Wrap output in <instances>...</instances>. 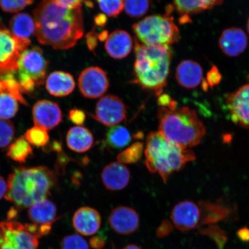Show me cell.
<instances>
[{"label":"cell","mask_w":249,"mask_h":249,"mask_svg":"<svg viewBox=\"0 0 249 249\" xmlns=\"http://www.w3.org/2000/svg\"><path fill=\"white\" fill-rule=\"evenodd\" d=\"M57 214L55 204L48 199L36 202L28 211V216L34 225L51 228L57 219Z\"/></svg>","instance_id":"44dd1931"},{"label":"cell","mask_w":249,"mask_h":249,"mask_svg":"<svg viewBox=\"0 0 249 249\" xmlns=\"http://www.w3.org/2000/svg\"><path fill=\"white\" fill-rule=\"evenodd\" d=\"M176 77L179 85L186 89H194L200 85L203 71L200 64L192 60H184L177 67Z\"/></svg>","instance_id":"d6986e66"},{"label":"cell","mask_w":249,"mask_h":249,"mask_svg":"<svg viewBox=\"0 0 249 249\" xmlns=\"http://www.w3.org/2000/svg\"><path fill=\"white\" fill-rule=\"evenodd\" d=\"M97 35L94 32H90L86 36L87 43L91 51H94L98 44Z\"/></svg>","instance_id":"7bdbcfd3"},{"label":"cell","mask_w":249,"mask_h":249,"mask_svg":"<svg viewBox=\"0 0 249 249\" xmlns=\"http://www.w3.org/2000/svg\"><path fill=\"white\" fill-rule=\"evenodd\" d=\"M46 88L50 94L57 97H63L73 91L75 88V81L70 73L55 71L47 78Z\"/></svg>","instance_id":"7402d4cb"},{"label":"cell","mask_w":249,"mask_h":249,"mask_svg":"<svg viewBox=\"0 0 249 249\" xmlns=\"http://www.w3.org/2000/svg\"><path fill=\"white\" fill-rule=\"evenodd\" d=\"M32 113L35 126L47 130L54 129L62 120V113L59 105L49 100L37 102L34 106Z\"/></svg>","instance_id":"9a60e30c"},{"label":"cell","mask_w":249,"mask_h":249,"mask_svg":"<svg viewBox=\"0 0 249 249\" xmlns=\"http://www.w3.org/2000/svg\"><path fill=\"white\" fill-rule=\"evenodd\" d=\"M157 118L159 132L182 147H195L205 135V126L196 111L188 107H178L175 101L159 107Z\"/></svg>","instance_id":"3957f363"},{"label":"cell","mask_w":249,"mask_h":249,"mask_svg":"<svg viewBox=\"0 0 249 249\" xmlns=\"http://www.w3.org/2000/svg\"><path fill=\"white\" fill-rule=\"evenodd\" d=\"M203 1L207 10L213 8L216 6L222 4L223 0H202Z\"/></svg>","instance_id":"f6af8a7d"},{"label":"cell","mask_w":249,"mask_h":249,"mask_svg":"<svg viewBox=\"0 0 249 249\" xmlns=\"http://www.w3.org/2000/svg\"><path fill=\"white\" fill-rule=\"evenodd\" d=\"M171 219L177 230L182 231H191L201 223L200 205L189 200L180 202L171 211Z\"/></svg>","instance_id":"7c38bea8"},{"label":"cell","mask_w":249,"mask_h":249,"mask_svg":"<svg viewBox=\"0 0 249 249\" xmlns=\"http://www.w3.org/2000/svg\"><path fill=\"white\" fill-rule=\"evenodd\" d=\"M99 8L106 16L116 17L123 11L124 0H96Z\"/></svg>","instance_id":"d6a6232c"},{"label":"cell","mask_w":249,"mask_h":249,"mask_svg":"<svg viewBox=\"0 0 249 249\" xmlns=\"http://www.w3.org/2000/svg\"><path fill=\"white\" fill-rule=\"evenodd\" d=\"M132 139V136L126 127L116 125L108 130L106 141L110 148L120 149L126 147Z\"/></svg>","instance_id":"484cf974"},{"label":"cell","mask_w":249,"mask_h":249,"mask_svg":"<svg viewBox=\"0 0 249 249\" xmlns=\"http://www.w3.org/2000/svg\"><path fill=\"white\" fill-rule=\"evenodd\" d=\"M126 115L124 102L116 95H107L98 101L92 117L104 125L114 126L123 122Z\"/></svg>","instance_id":"30bf717a"},{"label":"cell","mask_w":249,"mask_h":249,"mask_svg":"<svg viewBox=\"0 0 249 249\" xmlns=\"http://www.w3.org/2000/svg\"><path fill=\"white\" fill-rule=\"evenodd\" d=\"M226 106L233 123L249 127V83L226 97Z\"/></svg>","instance_id":"4fadbf2b"},{"label":"cell","mask_w":249,"mask_h":249,"mask_svg":"<svg viewBox=\"0 0 249 249\" xmlns=\"http://www.w3.org/2000/svg\"><path fill=\"white\" fill-rule=\"evenodd\" d=\"M2 88L0 91V120H8L18 113V101L3 85Z\"/></svg>","instance_id":"83f0119b"},{"label":"cell","mask_w":249,"mask_h":249,"mask_svg":"<svg viewBox=\"0 0 249 249\" xmlns=\"http://www.w3.org/2000/svg\"><path fill=\"white\" fill-rule=\"evenodd\" d=\"M78 85L82 94L87 98L101 97L107 91L109 82L107 73L97 67L86 68L78 79Z\"/></svg>","instance_id":"8fae6325"},{"label":"cell","mask_w":249,"mask_h":249,"mask_svg":"<svg viewBox=\"0 0 249 249\" xmlns=\"http://www.w3.org/2000/svg\"><path fill=\"white\" fill-rule=\"evenodd\" d=\"M247 31H248V34H249V18L248 21H247Z\"/></svg>","instance_id":"f907efd6"},{"label":"cell","mask_w":249,"mask_h":249,"mask_svg":"<svg viewBox=\"0 0 249 249\" xmlns=\"http://www.w3.org/2000/svg\"><path fill=\"white\" fill-rule=\"evenodd\" d=\"M57 182L55 174L48 167L15 168L8 177L4 197L18 209H24L46 199Z\"/></svg>","instance_id":"7a4b0ae2"},{"label":"cell","mask_w":249,"mask_h":249,"mask_svg":"<svg viewBox=\"0 0 249 249\" xmlns=\"http://www.w3.org/2000/svg\"><path fill=\"white\" fill-rule=\"evenodd\" d=\"M45 236L41 227L9 219L0 222V249H37Z\"/></svg>","instance_id":"52a82bcc"},{"label":"cell","mask_w":249,"mask_h":249,"mask_svg":"<svg viewBox=\"0 0 249 249\" xmlns=\"http://www.w3.org/2000/svg\"><path fill=\"white\" fill-rule=\"evenodd\" d=\"M34 0H0V7L7 12H17L34 2Z\"/></svg>","instance_id":"d590c367"},{"label":"cell","mask_w":249,"mask_h":249,"mask_svg":"<svg viewBox=\"0 0 249 249\" xmlns=\"http://www.w3.org/2000/svg\"><path fill=\"white\" fill-rule=\"evenodd\" d=\"M17 71L21 90L31 92L36 86L44 83L48 71V61L38 47L27 48L18 59Z\"/></svg>","instance_id":"ba28073f"},{"label":"cell","mask_w":249,"mask_h":249,"mask_svg":"<svg viewBox=\"0 0 249 249\" xmlns=\"http://www.w3.org/2000/svg\"><path fill=\"white\" fill-rule=\"evenodd\" d=\"M222 79V74L220 73L217 67L215 65H213L207 74L206 83L208 86L213 88L219 85Z\"/></svg>","instance_id":"74e56055"},{"label":"cell","mask_w":249,"mask_h":249,"mask_svg":"<svg viewBox=\"0 0 249 249\" xmlns=\"http://www.w3.org/2000/svg\"><path fill=\"white\" fill-rule=\"evenodd\" d=\"M133 46V39L129 33L124 30H116L108 36L105 48L111 57L120 60L129 54Z\"/></svg>","instance_id":"ffe728a7"},{"label":"cell","mask_w":249,"mask_h":249,"mask_svg":"<svg viewBox=\"0 0 249 249\" xmlns=\"http://www.w3.org/2000/svg\"><path fill=\"white\" fill-rule=\"evenodd\" d=\"M135 42V82L160 96L167 85L172 49L167 46L143 45L136 39Z\"/></svg>","instance_id":"277c9868"},{"label":"cell","mask_w":249,"mask_h":249,"mask_svg":"<svg viewBox=\"0 0 249 249\" xmlns=\"http://www.w3.org/2000/svg\"><path fill=\"white\" fill-rule=\"evenodd\" d=\"M100 213L94 208L84 207L78 209L72 219L74 229L84 236H91L98 232L101 226Z\"/></svg>","instance_id":"e0dca14e"},{"label":"cell","mask_w":249,"mask_h":249,"mask_svg":"<svg viewBox=\"0 0 249 249\" xmlns=\"http://www.w3.org/2000/svg\"><path fill=\"white\" fill-rule=\"evenodd\" d=\"M122 249H142L141 248L139 247V246L136 245H128L124 247Z\"/></svg>","instance_id":"681fc988"},{"label":"cell","mask_w":249,"mask_h":249,"mask_svg":"<svg viewBox=\"0 0 249 249\" xmlns=\"http://www.w3.org/2000/svg\"><path fill=\"white\" fill-rule=\"evenodd\" d=\"M144 145L140 142L134 143L129 147L118 154V162L123 164H133L138 162L142 158Z\"/></svg>","instance_id":"f546056e"},{"label":"cell","mask_w":249,"mask_h":249,"mask_svg":"<svg viewBox=\"0 0 249 249\" xmlns=\"http://www.w3.org/2000/svg\"><path fill=\"white\" fill-rule=\"evenodd\" d=\"M86 115L85 111L80 109L73 108L70 111L69 119L71 123L77 125H82L85 123Z\"/></svg>","instance_id":"f35d334b"},{"label":"cell","mask_w":249,"mask_h":249,"mask_svg":"<svg viewBox=\"0 0 249 249\" xmlns=\"http://www.w3.org/2000/svg\"><path fill=\"white\" fill-rule=\"evenodd\" d=\"M174 3L176 11L183 18V23L189 21L191 16L207 10L202 0H174Z\"/></svg>","instance_id":"f1b7e54d"},{"label":"cell","mask_w":249,"mask_h":249,"mask_svg":"<svg viewBox=\"0 0 249 249\" xmlns=\"http://www.w3.org/2000/svg\"><path fill=\"white\" fill-rule=\"evenodd\" d=\"M105 245V239L101 235L93 236L89 242V246L93 249H103Z\"/></svg>","instance_id":"60d3db41"},{"label":"cell","mask_w":249,"mask_h":249,"mask_svg":"<svg viewBox=\"0 0 249 249\" xmlns=\"http://www.w3.org/2000/svg\"><path fill=\"white\" fill-rule=\"evenodd\" d=\"M111 228L118 234H132L139 229L140 217L132 208L120 206L114 208L108 217Z\"/></svg>","instance_id":"5bb4252c"},{"label":"cell","mask_w":249,"mask_h":249,"mask_svg":"<svg viewBox=\"0 0 249 249\" xmlns=\"http://www.w3.org/2000/svg\"><path fill=\"white\" fill-rule=\"evenodd\" d=\"M202 234L207 235L216 242L219 249H223L227 241L225 232L217 227H210L202 230Z\"/></svg>","instance_id":"8d00e7d4"},{"label":"cell","mask_w":249,"mask_h":249,"mask_svg":"<svg viewBox=\"0 0 249 249\" xmlns=\"http://www.w3.org/2000/svg\"><path fill=\"white\" fill-rule=\"evenodd\" d=\"M108 34L107 31H104L101 34H99L98 36V38L101 41H106V40L107 39L108 37Z\"/></svg>","instance_id":"c3c4849f"},{"label":"cell","mask_w":249,"mask_h":249,"mask_svg":"<svg viewBox=\"0 0 249 249\" xmlns=\"http://www.w3.org/2000/svg\"><path fill=\"white\" fill-rule=\"evenodd\" d=\"M218 45L228 57H238L248 48V36L240 28L230 27L223 31L218 40Z\"/></svg>","instance_id":"2e32d148"},{"label":"cell","mask_w":249,"mask_h":249,"mask_svg":"<svg viewBox=\"0 0 249 249\" xmlns=\"http://www.w3.org/2000/svg\"><path fill=\"white\" fill-rule=\"evenodd\" d=\"M89 246L80 234L65 236L61 243V249H89Z\"/></svg>","instance_id":"e575fe53"},{"label":"cell","mask_w":249,"mask_h":249,"mask_svg":"<svg viewBox=\"0 0 249 249\" xmlns=\"http://www.w3.org/2000/svg\"><path fill=\"white\" fill-rule=\"evenodd\" d=\"M24 137L30 144L38 147H43L49 140L48 130L37 126L27 130Z\"/></svg>","instance_id":"1f68e13d"},{"label":"cell","mask_w":249,"mask_h":249,"mask_svg":"<svg viewBox=\"0 0 249 249\" xmlns=\"http://www.w3.org/2000/svg\"><path fill=\"white\" fill-rule=\"evenodd\" d=\"M132 30L136 39L147 46H170L180 39L178 27L166 15L149 16L133 24Z\"/></svg>","instance_id":"8992f818"},{"label":"cell","mask_w":249,"mask_h":249,"mask_svg":"<svg viewBox=\"0 0 249 249\" xmlns=\"http://www.w3.org/2000/svg\"><path fill=\"white\" fill-rule=\"evenodd\" d=\"M149 8V0H124L126 14L133 18H141L147 13Z\"/></svg>","instance_id":"4dcf8cb0"},{"label":"cell","mask_w":249,"mask_h":249,"mask_svg":"<svg viewBox=\"0 0 249 249\" xmlns=\"http://www.w3.org/2000/svg\"><path fill=\"white\" fill-rule=\"evenodd\" d=\"M107 17L105 15H99L95 18V22L98 26H104L107 23Z\"/></svg>","instance_id":"7dc6e473"},{"label":"cell","mask_w":249,"mask_h":249,"mask_svg":"<svg viewBox=\"0 0 249 249\" xmlns=\"http://www.w3.org/2000/svg\"><path fill=\"white\" fill-rule=\"evenodd\" d=\"M64 7L68 8H79L86 0H54Z\"/></svg>","instance_id":"b9f144b4"},{"label":"cell","mask_w":249,"mask_h":249,"mask_svg":"<svg viewBox=\"0 0 249 249\" xmlns=\"http://www.w3.org/2000/svg\"><path fill=\"white\" fill-rule=\"evenodd\" d=\"M14 136V124L8 120H0V148L8 147Z\"/></svg>","instance_id":"836d02e7"},{"label":"cell","mask_w":249,"mask_h":249,"mask_svg":"<svg viewBox=\"0 0 249 249\" xmlns=\"http://www.w3.org/2000/svg\"><path fill=\"white\" fill-rule=\"evenodd\" d=\"M66 140L68 148L77 153L88 151L94 144L92 133L81 126L71 127L67 133Z\"/></svg>","instance_id":"603a6c76"},{"label":"cell","mask_w":249,"mask_h":249,"mask_svg":"<svg viewBox=\"0 0 249 249\" xmlns=\"http://www.w3.org/2000/svg\"><path fill=\"white\" fill-rule=\"evenodd\" d=\"M173 225L169 220H164L161 222L160 226L158 227L156 235L157 237L163 238L169 235L172 232Z\"/></svg>","instance_id":"ab89813d"},{"label":"cell","mask_w":249,"mask_h":249,"mask_svg":"<svg viewBox=\"0 0 249 249\" xmlns=\"http://www.w3.org/2000/svg\"><path fill=\"white\" fill-rule=\"evenodd\" d=\"M35 36L42 45L59 50L72 48L83 36L81 8H68L54 0H42L34 9Z\"/></svg>","instance_id":"6da1fadb"},{"label":"cell","mask_w":249,"mask_h":249,"mask_svg":"<svg viewBox=\"0 0 249 249\" xmlns=\"http://www.w3.org/2000/svg\"><path fill=\"white\" fill-rule=\"evenodd\" d=\"M201 211V225H208L220 222L231 213L230 208L222 204L201 202L199 203Z\"/></svg>","instance_id":"cb8c5ba5"},{"label":"cell","mask_w":249,"mask_h":249,"mask_svg":"<svg viewBox=\"0 0 249 249\" xmlns=\"http://www.w3.org/2000/svg\"><path fill=\"white\" fill-rule=\"evenodd\" d=\"M9 31L18 38L29 39L35 33V22L29 14L20 13L15 15L9 22Z\"/></svg>","instance_id":"d4e9b609"},{"label":"cell","mask_w":249,"mask_h":249,"mask_svg":"<svg viewBox=\"0 0 249 249\" xmlns=\"http://www.w3.org/2000/svg\"><path fill=\"white\" fill-rule=\"evenodd\" d=\"M7 191V182H6L5 179L1 176H0V200L3 197H5Z\"/></svg>","instance_id":"bcb514c9"},{"label":"cell","mask_w":249,"mask_h":249,"mask_svg":"<svg viewBox=\"0 0 249 249\" xmlns=\"http://www.w3.org/2000/svg\"><path fill=\"white\" fill-rule=\"evenodd\" d=\"M144 154V164L149 172L158 173L165 183L171 174L196 159L191 149L174 144L159 131L148 134Z\"/></svg>","instance_id":"5b68a950"},{"label":"cell","mask_w":249,"mask_h":249,"mask_svg":"<svg viewBox=\"0 0 249 249\" xmlns=\"http://www.w3.org/2000/svg\"><path fill=\"white\" fill-rule=\"evenodd\" d=\"M30 43V39L18 38L10 31L0 29V73L5 75L17 71L18 59Z\"/></svg>","instance_id":"9c48e42d"},{"label":"cell","mask_w":249,"mask_h":249,"mask_svg":"<svg viewBox=\"0 0 249 249\" xmlns=\"http://www.w3.org/2000/svg\"><path fill=\"white\" fill-rule=\"evenodd\" d=\"M130 172L128 168L119 162H113L107 165L102 173L103 184L111 191L123 190L128 185Z\"/></svg>","instance_id":"ac0fdd59"},{"label":"cell","mask_w":249,"mask_h":249,"mask_svg":"<svg viewBox=\"0 0 249 249\" xmlns=\"http://www.w3.org/2000/svg\"><path fill=\"white\" fill-rule=\"evenodd\" d=\"M237 236L242 242H249V229L248 227H243L237 232Z\"/></svg>","instance_id":"ee69618b"},{"label":"cell","mask_w":249,"mask_h":249,"mask_svg":"<svg viewBox=\"0 0 249 249\" xmlns=\"http://www.w3.org/2000/svg\"><path fill=\"white\" fill-rule=\"evenodd\" d=\"M32 154L33 148L24 136L15 140L9 146L7 151L8 157L18 163L25 162Z\"/></svg>","instance_id":"4316f807"}]
</instances>
